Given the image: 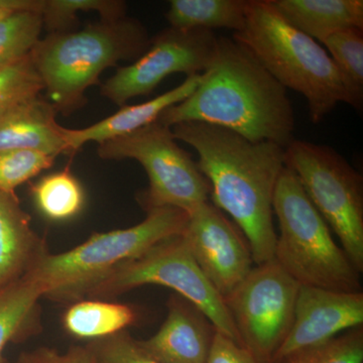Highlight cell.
<instances>
[{"label":"cell","instance_id":"cell-1","mask_svg":"<svg viewBox=\"0 0 363 363\" xmlns=\"http://www.w3.org/2000/svg\"><path fill=\"white\" fill-rule=\"evenodd\" d=\"M171 128L177 140L197 152L198 168L211 187L210 202L233 217L255 266L274 259V196L286 168L285 147L252 142L213 124L190 121Z\"/></svg>","mask_w":363,"mask_h":363},{"label":"cell","instance_id":"cell-28","mask_svg":"<svg viewBox=\"0 0 363 363\" xmlns=\"http://www.w3.org/2000/svg\"><path fill=\"white\" fill-rule=\"evenodd\" d=\"M56 157L33 150L0 152V191L14 193L18 186L51 168Z\"/></svg>","mask_w":363,"mask_h":363},{"label":"cell","instance_id":"cell-6","mask_svg":"<svg viewBox=\"0 0 363 363\" xmlns=\"http://www.w3.org/2000/svg\"><path fill=\"white\" fill-rule=\"evenodd\" d=\"M274 214L279 226L274 259L295 281L336 292H362L360 272L286 167L274 192Z\"/></svg>","mask_w":363,"mask_h":363},{"label":"cell","instance_id":"cell-32","mask_svg":"<svg viewBox=\"0 0 363 363\" xmlns=\"http://www.w3.org/2000/svg\"><path fill=\"white\" fill-rule=\"evenodd\" d=\"M44 0H0V14L18 11H37L40 13Z\"/></svg>","mask_w":363,"mask_h":363},{"label":"cell","instance_id":"cell-23","mask_svg":"<svg viewBox=\"0 0 363 363\" xmlns=\"http://www.w3.org/2000/svg\"><path fill=\"white\" fill-rule=\"evenodd\" d=\"M126 9L121 0H44L40 16L48 33H67L75 30L79 11H95L100 20H116L126 16Z\"/></svg>","mask_w":363,"mask_h":363},{"label":"cell","instance_id":"cell-5","mask_svg":"<svg viewBox=\"0 0 363 363\" xmlns=\"http://www.w3.org/2000/svg\"><path fill=\"white\" fill-rule=\"evenodd\" d=\"M147 213L145 220L130 228L94 233L68 252L48 253L30 274L44 289V298L67 304L85 300L91 289L116 267L167 238L182 235L189 221L187 212L177 208Z\"/></svg>","mask_w":363,"mask_h":363},{"label":"cell","instance_id":"cell-9","mask_svg":"<svg viewBox=\"0 0 363 363\" xmlns=\"http://www.w3.org/2000/svg\"><path fill=\"white\" fill-rule=\"evenodd\" d=\"M145 285L162 286L175 291L177 295L199 308L217 332L240 344L223 298L196 264L183 236L167 238L136 259L116 267L93 286L86 298L108 301Z\"/></svg>","mask_w":363,"mask_h":363},{"label":"cell","instance_id":"cell-19","mask_svg":"<svg viewBox=\"0 0 363 363\" xmlns=\"http://www.w3.org/2000/svg\"><path fill=\"white\" fill-rule=\"evenodd\" d=\"M138 321L140 313L133 306L96 298L69 305L62 316L68 335L89 342L128 330Z\"/></svg>","mask_w":363,"mask_h":363},{"label":"cell","instance_id":"cell-20","mask_svg":"<svg viewBox=\"0 0 363 363\" xmlns=\"http://www.w3.org/2000/svg\"><path fill=\"white\" fill-rule=\"evenodd\" d=\"M42 298L44 289L30 274L0 290V363L7 344L35 335L42 328Z\"/></svg>","mask_w":363,"mask_h":363},{"label":"cell","instance_id":"cell-31","mask_svg":"<svg viewBox=\"0 0 363 363\" xmlns=\"http://www.w3.org/2000/svg\"><path fill=\"white\" fill-rule=\"evenodd\" d=\"M207 363H262L236 341L216 332Z\"/></svg>","mask_w":363,"mask_h":363},{"label":"cell","instance_id":"cell-2","mask_svg":"<svg viewBox=\"0 0 363 363\" xmlns=\"http://www.w3.org/2000/svg\"><path fill=\"white\" fill-rule=\"evenodd\" d=\"M157 121L169 128L190 121L213 124L252 142L283 147L295 140V113L286 88L233 38H218L216 56L194 92Z\"/></svg>","mask_w":363,"mask_h":363},{"label":"cell","instance_id":"cell-16","mask_svg":"<svg viewBox=\"0 0 363 363\" xmlns=\"http://www.w3.org/2000/svg\"><path fill=\"white\" fill-rule=\"evenodd\" d=\"M202 74L190 76L174 89L162 93L150 101L135 105H124L112 116L97 123L79 130L64 128V138L68 155H74L88 143H102L130 135L156 123L162 112L169 107L180 104L190 96L201 82Z\"/></svg>","mask_w":363,"mask_h":363},{"label":"cell","instance_id":"cell-30","mask_svg":"<svg viewBox=\"0 0 363 363\" xmlns=\"http://www.w3.org/2000/svg\"><path fill=\"white\" fill-rule=\"evenodd\" d=\"M14 363H96L85 346H73L66 351L39 347L21 353Z\"/></svg>","mask_w":363,"mask_h":363},{"label":"cell","instance_id":"cell-21","mask_svg":"<svg viewBox=\"0 0 363 363\" xmlns=\"http://www.w3.org/2000/svg\"><path fill=\"white\" fill-rule=\"evenodd\" d=\"M250 0H172L166 13L171 28L180 30H243Z\"/></svg>","mask_w":363,"mask_h":363},{"label":"cell","instance_id":"cell-29","mask_svg":"<svg viewBox=\"0 0 363 363\" xmlns=\"http://www.w3.org/2000/svg\"><path fill=\"white\" fill-rule=\"evenodd\" d=\"M86 347L96 363H161L147 354L128 330L90 341Z\"/></svg>","mask_w":363,"mask_h":363},{"label":"cell","instance_id":"cell-3","mask_svg":"<svg viewBox=\"0 0 363 363\" xmlns=\"http://www.w3.org/2000/svg\"><path fill=\"white\" fill-rule=\"evenodd\" d=\"M233 38L279 84L305 97L313 123H321L339 104L362 108L363 95L351 86L330 55L289 25L269 0H250L245 28Z\"/></svg>","mask_w":363,"mask_h":363},{"label":"cell","instance_id":"cell-22","mask_svg":"<svg viewBox=\"0 0 363 363\" xmlns=\"http://www.w3.org/2000/svg\"><path fill=\"white\" fill-rule=\"evenodd\" d=\"M30 194L38 211L52 222L72 220L86 204L84 187L69 169L43 177L33 184Z\"/></svg>","mask_w":363,"mask_h":363},{"label":"cell","instance_id":"cell-7","mask_svg":"<svg viewBox=\"0 0 363 363\" xmlns=\"http://www.w3.org/2000/svg\"><path fill=\"white\" fill-rule=\"evenodd\" d=\"M286 168L337 235L355 269L363 272V178L329 145L294 140L285 147Z\"/></svg>","mask_w":363,"mask_h":363},{"label":"cell","instance_id":"cell-12","mask_svg":"<svg viewBox=\"0 0 363 363\" xmlns=\"http://www.w3.org/2000/svg\"><path fill=\"white\" fill-rule=\"evenodd\" d=\"M182 236L196 264L223 300L255 266L247 238L210 201L189 214Z\"/></svg>","mask_w":363,"mask_h":363},{"label":"cell","instance_id":"cell-25","mask_svg":"<svg viewBox=\"0 0 363 363\" xmlns=\"http://www.w3.org/2000/svg\"><path fill=\"white\" fill-rule=\"evenodd\" d=\"M44 90L32 56L0 68V116L18 105L40 97Z\"/></svg>","mask_w":363,"mask_h":363},{"label":"cell","instance_id":"cell-13","mask_svg":"<svg viewBox=\"0 0 363 363\" xmlns=\"http://www.w3.org/2000/svg\"><path fill=\"white\" fill-rule=\"evenodd\" d=\"M363 326V293L301 286L292 327L272 362Z\"/></svg>","mask_w":363,"mask_h":363},{"label":"cell","instance_id":"cell-34","mask_svg":"<svg viewBox=\"0 0 363 363\" xmlns=\"http://www.w3.org/2000/svg\"><path fill=\"white\" fill-rule=\"evenodd\" d=\"M1 363H6V362H4H4H2Z\"/></svg>","mask_w":363,"mask_h":363},{"label":"cell","instance_id":"cell-24","mask_svg":"<svg viewBox=\"0 0 363 363\" xmlns=\"http://www.w3.org/2000/svg\"><path fill=\"white\" fill-rule=\"evenodd\" d=\"M44 30L37 11H18L0 18V68L32 52Z\"/></svg>","mask_w":363,"mask_h":363},{"label":"cell","instance_id":"cell-17","mask_svg":"<svg viewBox=\"0 0 363 363\" xmlns=\"http://www.w3.org/2000/svg\"><path fill=\"white\" fill-rule=\"evenodd\" d=\"M55 107L40 97L0 116V152L39 150L51 156L68 155L64 128L56 121Z\"/></svg>","mask_w":363,"mask_h":363},{"label":"cell","instance_id":"cell-27","mask_svg":"<svg viewBox=\"0 0 363 363\" xmlns=\"http://www.w3.org/2000/svg\"><path fill=\"white\" fill-rule=\"evenodd\" d=\"M321 44L330 52L351 86L363 95V28H343L332 33Z\"/></svg>","mask_w":363,"mask_h":363},{"label":"cell","instance_id":"cell-14","mask_svg":"<svg viewBox=\"0 0 363 363\" xmlns=\"http://www.w3.org/2000/svg\"><path fill=\"white\" fill-rule=\"evenodd\" d=\"M168 315L155 335L138 340L161 363H207L216 329L206 315L181 296L172 295Z\"/></svg>","mask_w":363,"mask_h":363},{"label":"cell","instance_id":"cell-10","mask_svg":"<svg viewBox=\"0 0 363 363\" xmlns=\"http://www.w3.org/2000/svg\"><path fill=\"white\" fill-rule=\"evenodd\" d=\"M300 284L276 259L252 267L224 303L240 344L262 363H272L294 320Z\"/></svg>","mask_w":363,"mask_h":363},{"label":"cell","instance_id":"cell-26","mask_svg":"<svg viewBox=\"0 0 363 363\" xmlns=\"http://www.w3.org/2000/svg\"><path fill=\"white\" fill-rule=\"evenodd\" d=\"M272 363H363V326Z\"/></svg>","mask_w":363,"mask_h":363},{"label":"cell","instance_id":"cell-18","mask_svg":"<svg viewBox=\"0 0 363 363\" xmlns=\"http://www.w3.org/2000/svg\"><path fill=\"white\" fill-rule=\"evenodd\" d=\"M293 28L322 43L343 28H363L362 0H269Z\"/></svg>","mask_w":363,"mask_h":363},{"label":"cell","instance_id":"cell-4","mask_svg":"<svg viewBox=\"0 0 363 363\" xmlns=\"http://www.w3.org/2000/svg\"><path fill=\"white\" fill-rule=\"evenodd\" d=\"M152 38L135 18L100 20L82 30L48 33L32 56L48 101L58 113L71 116L87 104L85 93L99 83L107 68L133 61L147 51Z\"/></svg>","mask_w":363,"mask_h":363},{"label":"cell","instance_id":"cell-15","mask_svg":"<svg viewBox=\"0 0 363 363\" xmlns=\"http://www.w3.org/2000/svg\"><path fill=\"white\" fill-rule=\"evenodd\" d=\"M48 253L16 193L0 191V290L32 274Z\"/></svg>","mask_w":363,"mask_h":363},{"label":"cell","instance_id":"cell-33","mask_svg":"<svg viewBox=\"0 0 363 363\" xmlns=\"http://www.w3.org/2000/svg\"><path fill=\"white\" fill-rule=\"evenodd\" d=\"M7 16V14H0V18H2V16Z\"/></svg>","mask_w":363,"mask_h":363},{"label":"cell","instance_id":"cell-11","mask_svg":"<svg viewBox=\"0 0 363 363\" xmlns=\"http://www.w3.org/2000/svg\"><path fill=\"white\" fill-rule=\"evenodd\" d=\"M218 37L206 30L164 28L150 40L147 51L121 67L100 85V94L123 107L131 98L145 96L172 74L200 75L216 56Z\"/></svg>","mask_w":363,"mask_h":363},{"label":"cell","instance_id":"cell-8","mask_svg":"<svg viewBox=\"0 0 363 363\" xmlns=\"http://www.w3.org/2000/svg\"><path fill=\"white\" fill-rule=\"evenodd\" d=\"M97 154L104 160L130 159L142 164L150 184L138 201L147 212L172 207L190 214L210 201L211 187L197 162L180 147L172 128L159 121L99 143Z\"/></svg>","mask_w":363,"mask_h":363}]
</instances>
